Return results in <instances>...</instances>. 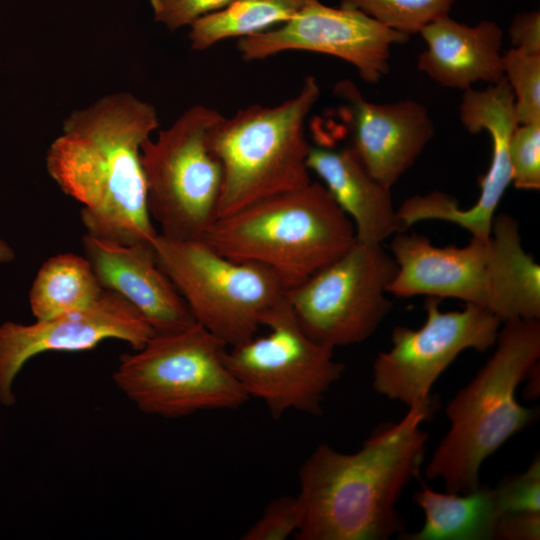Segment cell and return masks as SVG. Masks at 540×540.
<instances>
[{
	"mask_svg": "<svg viewBox=\"0 0 540 540\" xmlns=\"http://www.w3.org/2000/svg\"><path fill=\"white\" fill-rule=\"evenodd\" d=\"M159 127L150 103L128 92L73 111L51 143L46 168L82 204L86 233L125 245H152L159 231L149 214L141 146Z\"/></svg>",
	"mask_w": 540,
	"mask_h": 540,
	"instance_id": "6da1fadb",
	"label": "cell"
},
{
	"mask_svg": "<svg viewBox=\"0 0 540 540\" xmlns=\"http://www.w3.org/2000/svg\"><path fill=\"white\" fill-rule=\"evenodd\" d=\"M433 406L415 405L355 453L320 444L299 470L298 540H387L402 533L395 505L419 473L428 435L420 427Z\"/></svg>",
	"mask_w": 540,
	"mask_h": 540,
	"instance_id": "7a4b0ae2",
	"label": "cell"
},
{
	"mask_svg": "<svg viewBox=\"0 0 540 540\" xmlns=\"http://www.w3.org/2000/svg\"><path fill=\"white\" fill-rule=\"evenodd\" d=\"M397 271L388 293L397 297L454 298L479 306L502 322L540 318V266L522 245L518 221L495 215L487 239L437 246L424 235H393Z\"/></svg>",
	"mask_w": 540,
	"mask_h": 540,
	"instance_id": "3957f363",
	"label": "cell"
},
{
	"mask_svg": "<svg viewBox=\"0 0 540 540\" xmlns=\"http://www.w3.org/2000/svg\"><path fill=\"white\" fill-rule=\"evenodd\" d=\"M495 344L487 363L447 405L450 429L425 468L426 478L443 480L446 492L476 489L483 461L535 415L515 393L538 365L539 319L504 322Z\"/></svg>",
	"mask_w": 540,
	"mask_h": 540,
	"instance_id": "277c9868",
	"label": "cell"
},
{
	"mask_svg": "<svg viewBox=\"0 0 540 540\" xmlns=\"http://www.w3.org/2000/svg\"><path fill=\"white\" fill-rule=\"evenodd\" d=\"M202 239L230 259L269 268L287 290L357 241L351 220L320 181L217 218Z\"/></svg>",
	"mask_w": 540,
	"mask_h": 540,
	"instance_id": "5b68a950",
	"label": "cell"
},
{
	"mask_svg": "<svg viewBox=\"0 0 540 540\" xmlns=\"http://www.w3.org/2000/svg\"><path fill=\"white\" fill-rule=\"evenodd\" d=\"M319 96L316 79L308 76L294 97L239 109L211 126L209 143L223 171L217 218L312 181L305 122Z\"/></svg>",
	"mask_w": 540,
	"mask_h": 540,
	"instance_id": "8992f818",
	"label": "cell"
},
{
	"mask_svg": "<svg viewBox=\"0 0 540 540\" xmlns=\"http://www.w3.org/2000/svg\"><path fill=\"white\" fill-rule=\"evenodd\" d=\"M228 347L198 323L152 335L120 357L112 378L146 414L178 418L203 410L237 409L249 396L226 363Z\"/></svg>",
	"mask_w": 540,
	"mask_h": 540,
	"instance_id": "52a82bcc",
	"label": "cell"
},
{
	"mask_svg": "<svg viewBox=\"0 0 540 540\" xmlns=\"http://www.w3.org/2000/svg\"><path fill=\"white\" fill-rule=\"evenodd\" d=\"M152 247L195 322L227 347L256 336L286 297V287L269 268L230 259L203 239H171L158 233Z\"/></svg>",
	"mask_w": 540,
	"mask_h": 540,
	"instance_id": "ba28073f",
	"label": "cell"
},
{
	"mask_svg": "<svg viewBox=\"0 0 540 540\" xmlns=\"http://www.w3.org/2000/svg\"><path fill=\"white\" fill-rule=\"evenodd\" d=\"M221 116L192 106L141 146L148 211L167 238L202 239L217 218L223 171L209 130Z\"/></svg>",
	"mask_w": 540,
	"mask_h": 540,
	"instance_id": "9c48e42d",
	"label": "cell"
},
{
	"mask_svg": "<svg viewBox=\"0 0 540 540\" xmlns=\"http://www.w3.org/2000/svg\"><path fill=\"white\" fill-rule=\"evenodd\" d=\"M397 271L381 243L355 244L297 286L288 304L305 333L335 349L368 339L392 308L388 287Z\"/></svg>",
	"mask_w": 540,
	"mask_h": 540,
	"instance_id": "30bf717a",
	"label": "cell"
},
{
	"mask_svg": "<svg viewBox=\"0 0 540 540\" xmlns=\"http://www.w3.org/2000/svg\"><path fill=\"white\" fill-rule=\"evenodd\" d=\"M269 332L228 347L226 363L249 398L256 397L279 419L290 410L320 415L325 393L342 376L334 349L309 337L288 301L265 318Z\"/></svg>",
	"mask_w": 540,
	"mask_h": 540,
	"instance_id": "8fae6325",
	"label": "cell"
},
{
	"mask_svg": "<svg viewBox=\"0 0 540 540\" xmlns=\"http://www.w3.org/2000/svg\"><path fill=\"white\" fill-rule=\"evenodd\" d=\"M425 310L420 328L393 329L390 349L379 353L373 364L374 389L408 408L433 406L430 391L438 377L465 350L485 352L494 346L502 323L473 304L459 311H442L435 297H427Z\"/></svg>",
	"mask_w": 540,
	"mask_h": 540,
	"instance_id": "7c38bea8",
	"label": "cell"
},
{
	"mask_svg": "<svg viewBox=\"0 0 540 540\" xmlns=\"http://www.w3.org/2000/svg\"><path fill=\"white\" fill-rule=\"evenodd\" d=\"M408 39L360 11L306 0L287 22L239 38L237 49L245 61L290 50L332 55L352 64L362 80L374 84L389 72L392 45Z\"/></svg>",
	"mask_w": 540,
	"mask_h": 540,
	"instance_id": "4fadbf2b",
	"label": "cell"
},
{
	"mask_svg": "<svg viewBox=\"0 0 540 540\" xmlns=\"http://www.w3.org/2000/svg\"><path fill=\"white\" fill-rule=\"evenodd\" d=\"M154 331L144 317L121 295L104 289L91 306L32 324H0V403L13 406L14 380L34 356L46 352H81L107 339L141 348Z\"/></svg>",
	"mask_w": 540,
	"mask_h": 540,
	"instance_id": "5bb4252c",
	"label": "cell"
},
{
	"mask_svg": "<svg viewBox=\"0 0 540 540\" xmlns=\"http://www.w3.org/2000/svg\"><path fill=\"white\" fill-rule=\"evenodd\" d=\"M460 119L472 134L489 133L492 141L490 166L480 179V194L473 206L462 209L455 198L440 193L430 200L427 217L456 224L467 230L471 237L487 239L497 207L511 184L509 147L513 132L519 125L514 95L506 79L481 91L464 90Z\"/></svg>",
	"mask_w": 540,
	"mask_h": 540,
	"instance_id": "9a60e30c",
	"label": "cell"
},
{
	"mask_svg": "<svg viewBox=\"0 0 540 540\" xmlns=\"http://www.w3.org/2000/svg\"><path fill=\"white\" fill-rule=\"evenodd\" d=\"M334 94L344 101L351 147L368 171L391 188L434 136V124L426 107L411 99L372 103L350 80L339 81Z\"/></svg>",
	"mask_w": 540,
	"mask_h": 540,
	"instance_id": "2e32d148",
	"label": "cell"
},
{
	"mask_svg": "<svg viewBox=\"0 0 540 540\" xmlns=\"http://www.w3.org/2000/svg\"><path fill=\"white\" fill-rule=\"evenodd\" d=\"M82 243L101 286L128 301L154 334L176 332L195 323L183 298L156 262L152 245H125L88 233Z\"/></svg>",
	"mask_w": 540,
	"mask_h": 540,
	"instance_id": "e0dca14e",
	"label": "cell"
},
{
	"mask_svg": "<svg viewBox=\"0 0 540 540\" xmlns=\"http://www.w3.org/2000/svg\"><path fill=\"white\" fill-rule=\"evenodd\" d=\"M420 34L427 48L419 55L417 67L438 84L464 91L477 81L491 85L504 79L503 31L494 21L469 26L445 15Z\"/></svg>",
	"mask_w": 540,
	"mask_h": 540,
	"instance_id": "ac0fdd59",
	"label": "cell"
},
{
	"mask_svg": "<svg viewBox=\"0 0 540 540\" xmlns=\"http://www.w3.org/2000/svg\"><path fill=\"white\" fill-rule=\"evenodd\" d=\"M307 167L351 220L357 241L381 243L402 232L391 188L378 181L350 146L310 148Z\"/></svg>",
	"mask_w": 540,
	"mask_h": 540,
	"instance_id": "d6986e66",
	"label": "cell"
},
{
	"mask_svg": "<svg viewBox=\"0 0 540 540\" xmlns=\"http://www.w3.org/2000/svg\"><path fill=\"white\" fill-rule=\"evenodd\" d=\"M424 512L425 522L404 540H491L500 516L494 488L479 485L465 493H440L425 483L413 496Z\"/></svg>",
	"mask_w": 540,
	"mask_h": 540,
	"instance_id": "ffe728a7",
	"label": "cell"
},
{
	"mask_svg": "<svg viewBox=\"0 0 540 540\" xmlns=\"http://www.w3.org/2000/svg\"><path fill=\"white\" fill-rule=\"evenodd\" d=\"M103 291L85 256L60 253L39 268L29 291V305L36 320H43L85 309Z\"/></svg>",
	"mask_w": 540,
	"mask_h": 540,
	"instance_id": "44dd1931",
	"label": "cell"
},
{
	"mask_svg": "<svg viewBox=\"0 0 540 540\" xmlns=\"http://www.w3.org/2000/svg\"><path fill=\"white\" fill-rule=\"evenodd\" d=\"M306 0H234L196 20L189 39L195 50H205L221 40L267 31L291 18Z\"/></svg>",
	"mask_w": 540,
	"mask_h": 540,
	"instance_id": "7402d4cb",
	"label": "cell"
},
{
	"mask_svg": "<svg viewBox=\"0 0 540 540\" xmlns=\"http://www.w3.org/2000/svg\"><path fill=\"white\" fill-rule=\"evenodd\" d=\"M457 0H340V7L360 11L389 29L410 36L448 15Z\"/></svg>",
	"mask_w": 540,
	"mask_h": 540,
	"instance_id": "603a6c76",
	"label": "cell"
},
{
	"mask_svg": "<svg viewBox=\"0 0 540 540\" xmlns=\"http://www.w3.org/2000/svg\"><path fill=\"white\" fill-rule=\"evenodd\" d=\"M502 68L513 95L518 124L540 121V54L512 48L503 53Z\"/></svg>",
	"mask_w": 540,
	"mask_h": 540,
	"instance_id": "cb8c5ba5",
	"label": "cell"
},
{
	"mask_svg": "<svg viewBox=\"0 0 540 540\" xmlns=\"http://www.w3.org/2000/svg\"><path fill=\"white\" fill-rule=\"evenodd\" d=\"M511 183L521 190L540 189V121L520 124L509 147Z\"/></svg>",
	"mask_w": 540,
	"mask_h": 540,
	"instance_id": "d4e9b609",
	"label": "cell"
},
{
	"mask_svg": "<svg viewBox=\"0 0 540 540\" xmlns=\"http://www.w3.org/2000/svg\"><path fill=\"white\" fill-rule=\"evenodd\" d=\"M301 521L296 496L284 495L272 500L261 517L242 535L243 540H285L295 536Z\"/></svg>",
	"mask_w": 540,
	"mask_h": 540,
	"instance_id": "484cf974",
	"label": "cell"
},
{
	"mask_svg": "<svg viewBox=\"0 0 540 540\" xmlns=\"http://www.w3.org/2000/svg\"><path fill=\"white\" fill-rule=\"evenodd\" d=\"M500 515L503 513H540V458L529 468L504 479L494 488Z\"/></svg>",
	"mask_w": 540,
	"mask_h": 540,
	"instance_id": "4316f807",
	"label": "cell"
},
{
	"mask_svg": "<svg viewBox=\"0 0 540 540\" xmlns=\"http://www.w3.org/2000/svg\"><path fill=\"white\" fill-rule=\"evenodd\" d=\"M234 0H149L154 20L170 31L191 26L199 18L223 9Z\"/></svg>",
	"mask_w": 540,
	"mask_h": 540,
	"instance_id": "83f0119b",
	"label": "cell"
},
{
	"mask_svg": "<svg viewBox=\"0 0 540 540\" xmlns=\"http://www.w3.org/2000/svg\"><path fill=\"white\" fill-rule=\"evenodd\" d=\"M494 539L539 540L540 513L513 512L501 514L495 524Z\"/></svg>",
	"mask_w": 540,
	"mask_h": 540,
	"instance_id": "f1b7e54d",
	"label": "cell"
},
{
	"mask_svg": "<svg viewBox=\"0 0 540 540\" xmlns=\"http://www.w3.org/2000/svg\"><path fill=\"white\" fill-rule=\"evenodd\" d=\"M513 48L530 54H540V13L527 11L517 14L509 27Z\"/></svg>",
	"mask_w": 540,
	"mask_h": 540,
	"instance_id": "f546056e",
	"label": "cell"
},
{
	"mask_svg": "<svg viewBox=\"0 0 540 540\" xmlns=\"http://www.w3.org/2000/svg\"><path fill=\"white\" fill-rule=\"evenodd\" d=\"M15 259L12 246L0 237V264L10 263Z\"/></svg>",
	"mask_w": 540,
	"mask_h": 540,
	"instance_id": "4dcf8cb0",
	"label": "cell"
}]
</instances>
